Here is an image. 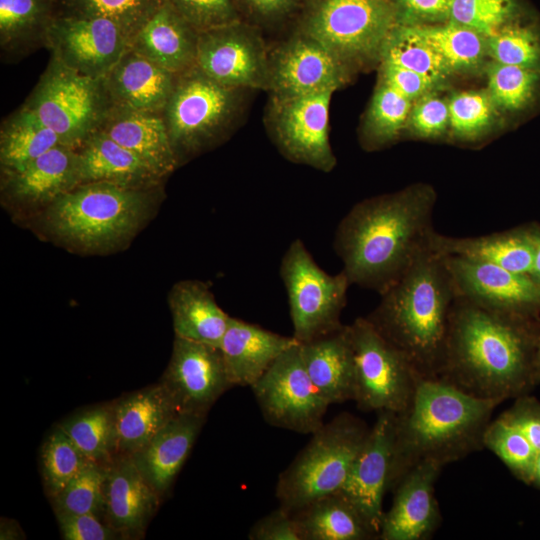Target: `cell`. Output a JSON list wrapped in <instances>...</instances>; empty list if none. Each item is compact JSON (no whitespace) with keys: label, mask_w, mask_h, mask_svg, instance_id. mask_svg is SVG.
I'll list each match as a JSON object with an SVG mask.
<instances>
[{"label":"cell","mask_w":540,"mask_h":540,"mask_svg":"<svg viewBox=\"0 0 540 540\" xmlns=\"http://www.w3.org/2000/svg\"><path fill=\"white\" fill-rule=\"evenodd\" d=\"M443 466L422 462L410 469L393 489L391 508L384 513L379 539L425 540L440 522L435 483Z\"/></svg>","instance_id":"ffe728a7"},{"label":"cell","mask_w":540,"mask_h":540,"mask_svg":"<svg viewBox=\"0 0 540 540\" xmlns=\"http://www.w3.org/2000/svg\"><path fill=\"white\" fill-rule=\"evenodd\" d=\"M332 90L273 97L271 131L279 151L292 162L330 172L336 158L329 142V105Z\"/></svg>","instance_id":"4fadbf2b"},{"label":"cell","mask_w":540,"mask_h":540,"mask_svg":"<svg viewBox=\"0 0 540 540\" xmlns=\"http://www.w3.org/2000/svg\"><path fill=\"white\" fill-rule=\"evenodd\" d=\"M429 249L441 256L490 263L523 274H530L533 261L529 224L473 237H454L434 231Z\"/></svg>","instance_id":"f1b7e54d"},{"label":"cell","mask_w":540,"mask_h":540,"mask_svg":"<svg viewBox=\"0 0 540 540\" xmlns=\"http://www.w3.org/2000/svg\"><path fill=\"white\" fill-rule=\"evenodd\" d=\"M532 483H534L537 487L540 488V452L537 454L535 460Z\"/></svg>","instance_id":"91938a15"},{"label":"cell","mask_w":540,"mask_h":540,"mask_svg":"<svg viewBox=\"0 0 540 540\" xmlns=\"http://www.w3.org/2000/svg\"><path fill=\"white\" fill-rule=\"evenodd\" d=\"M56 516L62 538L65 540H110L119 535L94 513L56 514Z\"/></svg>","instance_id":"816d5d0a"},{"label":"cell","mask_w":540,"mask_h":540,"mask_svg":"<svg viewBox=\"0 0 540 540\" xmlns=\"http://www.w3.org/2000/svg\"><path fill=\"white\" fill-rule=\"evenodd\" d=\"M160 384L178 414L202 417L233 387L220 348L176 336Z\"/></svg>","instance_id":"2e32d148"},{"label":"cell","mask_w":540,"mask_h":540,"mask_svg":"<svg viewBox=\"0 0 540 540\" xmlns=\"http://www.w3.org/2000/svg\"><path fill=\"white\" fill-rule=\"evenodd\" d=\"M494 62L540 70V34L529 25L511 22L486 38Z\"/></svg>","instance_id":"b9f144b4"},{"label":"cell","mask_w":540,"mask_h":540,"mask_svg":"<svg viewBox=\"0 0 540 540\" xmlns=\"http://www.w3.org/2000/svg\"><path fill=\"white\" fill-rule=\"evenodd\" d=\"M380 82L413 101L430 93L439 85L435 80L396 65L381 63Z\"/></svg>","instance_id":"f5cc1de1"},{"label":"cell","mask_w":540,"mask_h":540,"mask_svg":"<svg viewBox=\"0 0 540 540\" xmlns=\"http://www.w3.org/2000/svg\"><path fill=\"white\" fill-rule=\"evenodd\" d=\"M62 145L57 134L28 107L2 127L0 163L3 175L18 172L50 149Z\"/></svg>","instance_id":"836d02e7"},{"label":"cell","mask_w":540,"mask_h":540,"mask_svg":"<svg viewBox=\"0 0 540 540\" xmlns=\"http://www.w3.org/2000/svg\"><path fill=\"white\" fill-rule=\"evenodd\" d=\"M198 32L166 0L146 21L130 48L180 75L196 66Z\"/></svg>","instance_id":"484cf974"},{"label":"cell","mask_w":540,"mask_h":540,"mask_svg":"<svg viewBox=\"0 0 540 540\" xmlns=\"http://www.w3.org/2000/svg\"><path fill=\"white\" fill-rule=\"evenodd\" d=\"M41 13L39 0H0L1 44L12 45L28 33Z\"/></svg>","instance_id":"c3c4849f"},{"label":"cell","mask_w":540,"mask_h":540,"mask_svg":"<svg viewBox=\"0 0 540 540\" xmlns=\"http://www.w3.org/2000/svg\"><path fill=\"white\" fill-rule=\"evenodd\" d=\"M449 125L454 136L473 140L485 133L494 118V103L484 91L454 94L448 101Z\"/></svg>","instance_id":"f6af8a7d"},{"label":"cell","mask_w":540,"mask_h":540,"mask_svg":"<svg viewBox=\"0 0 540 540\" xmlns=\"http://www.w3.org/2000/svg\"><path fill=\"white\" fill-rule=\"evenodd\" d=\"M536 362H537V366H538V368L540 370V338H539V342H538V346H537Z\"/></svg>","instance_id":"94428289"},{"label":"cell","mask_w":540,"mask_h":540,"mask_svg":"<svg viewBox=\"0 0 540 540\" xmlns=\"http://www.w3.org/2000/svg\"><path fill=\"white\" fill-rule=\"evenodd\" d=\"M21 535V529L14 521H9L7 519L1 521L0 538L2 540L20 539Z\"/></svg>","instance_id":"680465c9"},{"label":"cell","mask_w":540,"mask_h":540,"mask_svg":"<svg viewBox=\"0 0 540 540\" xmlns=\"http://www.w3.org/2000/svg\"><path fill=\"white\" fill-rule=\"evenodd\" d=\"M296 343L293 336L231 317L219 348L232 385L252 387Z\"/></svg>","instance_id":"603a6c76"},{"label":"cell","mask_w":540,"mask_h":540,"mask_svg":"<svg viewBox=\"0 0 540 540\" xmlns=\"http://www.w3.org/2000/svg\"><path fill=\"white\" fill-rule=\"evenodd\" d=\"M97 130L134 153L161 178L180 164L162 113L111 105Z\"/></svg>","instance_id":"7402d4cb"},{"label":"cell","mask_w":540,"mask_h":540,"mask_svg":"<svg viewBox=\"0 0 540 540\" xmlns=\"http://www.w3.org/2000/svg\"><path fill=\"white\" fill-rule=\"evenodd\" d=\"M293 514L303 540L379 539L359 510L340 492L314 500Z\"/></svg>","instance_id":"d6a6232c"},{"label":"cell","mask_w":540,"mask_h":540,"mask_svg":"<svg viewBox=\"0 0 540 540\" xmlns=\"http://www.w3.org/2000/svg\"><path fill=\"white\" fill-rule=\"evenodd\" d=\"M269 56L253 28L234 22L198 33L196 66L234 89H268Z\"/></svg>","instance_id":"5bb4252c"},{"label":"cell","mask_w":540,"mask_h":540,"mask_svg":"<svg viewBox=\"0 0 540 540\" xmlns=\"http://www.w3.org/2000/svg\"><path fill=\"white\" fill-rule=\"evenodd\" d=\"M488 93L493 103L509 112L529 107L540 88V70L492 62L487 67Z\"/></svg>","instance_id":"f35d334b"},{"label":"cell","mask_w":540,"mask_h":540,"mask_svg":"<svg viewBox=\"0 0 540 540\" xmlns=\"http://www.w3.org/2000/svg\"><path fill=\"white\" fill-rule=\"evenodd\" d=\"M82 14L108 18L115 22L131 43L146 21L166 0H77Z\"/></svg>","instance_id":"bcb514c9"},{"label":"cell","mask_w":540,"mask_h":540,"mask_svg":"<svg viewBox=\"0 0 540 540\" xmlns=\"http://www.w3.org/2000/svg\"><path fill=\"white\" fill-rule=\"evenodd\" d=\"M350 326L355 361V397L362 411L400 413L422 378L412 363L366 317Z\"/></svg>","instance_id":"8fae6325"},{"label":"cell","mask_w":540,"mask_h":540,"mask_svg":"<svg viewBox=\"0 0 540 540\" xmlns=\"http://www.w3.org/2000/svg\"><path fill=\"white\" fill-rule=\"evenodd\" d=\"M91 461L102 464L114 452L113 404L84 410L59 425Z\"/></svg>","instance_id":"8d00e7d4"},{"label":"cell","mask_w":540,"mask_h":540,"mask_svg":"<svg viewBox=\"0 0 540 540\" xmlns=\"http://www.w3.org/2000/svg\"><path fill=\"white\" fill-rule=\"evenodd\" d=\"M176 337L220 347L230 323L209 286L199 280H182L168 296Z\"/></svg>","instance_id":"1f68e13d"},{"label":"cell","mask_w":540,"mask_h":540,"mask_svg":"<svg viewBox=\"0 0 540 540\" xmlns=\"http://www.w3.org/2000/svg\"><path fill=\"white\" fill-rule=\"evenodd\" d=\"M411 109V100L380 82L366 115L365 144L376 148L393 141L406 124Z\"/></svg>","instance_id":"74e56055"},{"label":"cell","mask_w":540,"mask_h":540,"mask_svg":"<svg viewBox=\"0 0 540 540\" xmlns=\"http://www.w3.org/2000/svg\"><path fill=\"white\" fill-rule=\"evenodd\" d=\"M380 296L366 318L405 354L422 378L438 379L457 297L443 256L425 251Z\"/></svg>","instance_id":"277c9868"},{"label":"cell","mask_w":540,"mask_h":540,"mask_svg":"<svg viewBox=\"0 0 540 540\" xmlns=\"http://www.w3.org/2000/svg\"><path fill=\"white\" fill-rule=\"evenodd\" d=\"M529 227L533 244V261L529 275L540 284V225L530 223Z\"/></svg>","instance_id":"6f0895ef"},{"label":"cell","mask_w":540,"mask_h":540,"mask_svg":"<svg viewBox=\"0 0 540 540\" xmlns=\"http://www.w3.org/2000/svg\"><path fill=\"white\" fill-rule=\"evenodd\" d=\"M159 497L131 456H122L106 467L102 512L120 536L142 533L158 507Z\"/></svg>","instance_id":"44dd1931"},{"label":"cell","mask_w":540,"mask_h":540,"mask_svg":"<svg viewBox=\"0 0 540 540\" xmlns=\"http://www.w3.org/2000/svg\"><path fill=\"white\" fill-rule=\"evenodd\" d=\"M500 403L440 379L421 378L408 407L396 414L389 490L422 462L445 466L483 448L484 432Z\"/></svg>","instance_id":"3957f363"},{"label":"cell","mask_w":540,"mask_h":540,"mask_svg":"<svg viewBox=\"0 0 540 540\" xmlns=\"http://www.w3.org/2000/svg\"><path fill=\"white\" fill-rule=\"evenodd\" d=\"M435 203L434 190L419 184L354 205L333 242L351 285L382 294L430 250Z\"/></svg>","instance_id":"7a4b0ae2"},{"label":"cell","mask_w":540,"mask_h":540,"mask_svg":"<svg viewBox=\"0 0 540 540\" xmlns=\"http://www.w3.org/2000/svg\"><path fill=\"white\" fill-rule=\"evenodd\" d=\"M53 59L94 79H105L130 42L112 20L81 14L56 21L46 32Z\"/></svg>","instance_id":"9a60e30c"},{"label":"cell","mask_w":540,"mask_h":540,"mask_svg":"<svg viewBox=\"0 0 540 540\" xmlns=\"http://www.w3.org/2000/svg\"><path fill=\"white\" fill-rule=\"evenodd\" d=\"M238 91L197 66L177 76L162 115L180 161L221 138L236 115Z\"/></svg>","instance_id":"9c48e42d"},{"label":"cell","mask_w":540,"mask_h":540,"mask_svg":"<svg viewBox=\"0 0 540 540\" xmlns=\"http://www.w3.org/2000/svg\"><path fill=\"white\" fill-rule=\"evenodd\" d=\"M537 316L494 310L464 297L451 309L438 379L470 395L500 402L538 383Z\"/></svg>","instance_id":"6da1fadb"},{"label":"cell","mask_w":540,"mask_h":540,"mask_svg":"<svg viewBox=\"0 0 540 540\" xmlns=\"http://www.w3.org/2000/svg\"><path fill=\"white\" fill-rule=\"evenodd\" d=\"M205 422V417L178 414L139 451L130 455L161 496L173 483Z\"/></svg>","instance_id":"f546056e"},{"label":"cell","mask_w":540,"mask_h":540,"mask_svg":"<svg viewBox=\"0 0 540 540\" xmlns=\"http://www.w3.org/2000/svg\"><path fill=\"white\" fill-rule=\"evenodd\" d=\"M407 121L410 129L417 136L438 137L449 125L448 101L428 93L417 100Z\"/></svg>","instance_id":"681fc988"},{"label":"cell","mask_w":540,"mask_h":540,"mask_svg":"<svg viewBox=\"0 0 540 540\" xmlns=\"http://www.w3.org/2000/svg\"><path fill=\"white\" fill-rule=\"evenodd\" d=\"M379 60L415 71L439 84L451 74L442 57L412 25L397 24L392 29Z\"/></svg>","instance_id":"d590c367"},{"label":"cell","mask_w":540,"mask_h":540,"mask_svg":"<svg viewBox=\"0 0 540 540\" xmlns=\"http://www.w3.org/2000/svg\"><path fill=\"white\" fill-rule=\"evenodd\" d=\"M538 382H540V372H539V375H538Z\"/></svg>","instance_id":"6125c7cd"},{"label":"cell","mask_w":540,"mask_h":540,"mask_svg":"<svg viewBox=\"0 0 540 540\" xmlns=\"http://www.w3.org/2000/svg\"><path fill=\"white\" fill-rule=\"evenodd\" d=\"M412 26L438 52L451 73L476 68L487 53L486 38L457 23Z\"/></svg>","instance_id":"e575fe53"},{"label":"cell","mask_w":540,"mask_h":540,"mask_svg":"<svg viewBox=\"0 0 540 540\" xmlns=\"http://www.w3.org/2000/svg\"><path fill=\"white\" fill-rule=\"evenodd\" d=\"M76 159V149H50L22 170L4 175L6 198L23 209H45L77 186Z\"/></svg>","instance_id":"cb8c5ba5"},{"label":"cell","mask_w":540,"mask_h":540,"mask_svg":"<svg viewBox=\"0 0 540 540\" xmlns=\"http://www.w3.org/2000/svg\"><path fill=\"white\" fill-rule=\"evenodd\" d=\"M295 0H247L259 13L267 16L278 15L289 10Z\"/></svg>","instance_id":"9f6ffc18"},{"label":"cell","mask_w":540,"mask_h":540,"mask_svg":"<svg viewBox=\"0 0 540 540\" xmlns=\"http://www.w3.org/2000/svg\"><path fill=\"white\" fill-rule=\"evenodd\" d=\"M300 347L311 380L330 405L354 400L355 361L349 325Z\"/></svg>","instance_id":"83f0119b"},{"label":"cell","mask_w":540,"mask_h":540,"mask_svg":"<svg viewBox=\"0 0 540 540\" xmlns=\"http://www.w3.org/2000/svg\"><path fill=\"white\" fill-rule=\"evenodd\" d=\"M280 276L287 292L293 337L306 343L338 330L351 285L346 273L325 272L301 239L285 251Z\"/></svg>","instance_id":"ba28073f"},{"label":"cell","mask_w":540,"mask_h":540,"mask_svg":"<svg viewBox=\"0 0 540 540\" xmlns=\"http://www.w3.org/2000/svg\"><path fill=\"white\" fill-rule=\"evenodd\" d=\"M198 33L239 21L231 0H167Z\"/></svg>","instance_id":"7dc6e473"},{"label":"cell","mask_w":540,"mask_h":540,"mask_svg":"<svg viewBox=\"0 0 540 540\" xmlns=\"http://www.w3.org/2000/svg\"><path fill=\"white\" fill-rule=\"evenodd\" d=\"M76 152L77 185L105 182L150 189L162 179L142 159L98 130Z\"/></svg>","instance_id":"4316f807"},{"label":"cell","mask_w":540,"mask_h":540,"mask_svg":"<svg viewBox=\"0 0 540 540\" xmlns=\"http://www.w3.org/2000/svg\"><path fill=\"white\" fill-rule=\"evenodd\" d=\"M251 389L264 419L272 426L313 434L325 423L330 404L306 370L300 343L282 353Z\"/></svg>","instance_id":"7c38bea8"},{"label":"cell","mask_w":540,"mask_h":540,"mask_svg":"<svg viewBox=\"0 0 540 540\" xmlns=\"http://www.w3.org/2000/svg\"><path fill=\"white\" fill-rule=\"evenodd\" d=\"M90 462L62 428H56L41 449L42 475L49 495L59 493Z\"/></svg>","instance_id":"60d3db41"},{"label":"cell","mask_w":540,"mask_h":540,"mask_svg":"<svg viewBox=\"0 0 540 540\" xmlns=\"http://www.w3.org/2000/svg\"><path fill=\"white\" fill-rule=\"evenodd\" d=\"M106 467L88 463L68 484L52 497L56 514L94 513L103 511V484Z\"/></svg>","instance_id":"7bdbcfd3"},{"label":"cell","mask_w":540,"mask_h":540,"mask_svg":"<svg viewBox=\"0 0 540 540\" xmlns=\"http://www.w3.org/2000/svg\"><path fill=\"white\" fill-rule=\"evenodd\" d=\"M516 13L515 0H451L448 21L488 38L511 23Z\"/></svg>","instance_id":"ee69618b"},{"label":"cell","mask_w":540,"mask_h":540,"mask_svg":"<svg viewBox=\"0 0 540 540\" xmlns=\"http://www.w3.org/2000/svg\"><path fill=\"white\" fill-rule=\"evenodd\" d=\"M149 189L112 183L80 184L44 209V224L68 248L99 253L124 245L152 209Z\"/></svg>","instance_id":"5b68a950"},{"label":"cell","mask_w":540,"mask_h":540,"mask_svg":"<svg viewBox=\"0 0 540 540\" xmlns=\"http://www.w3.org/2000/svg\"><path fill=\"white\" fill-rule=\"evenodd\" d=\"M398 24L423 25L446 22L451 0H390Z\"/></svg>","instance_id":"f907efd6"},{"label":"cell","mask_w":540,"mask_h":540,"mask_svg":"<svg viewBox=\"0 0 540 540\" xmlns=\"http://www.w3.org/2000/svg\"><path fill=\"white\" fill-rule=\"evenodd\" d=\"M397 24L390 0H310L300 33L321 43L349 68L379 59Z\"/></svg>","instance_id":"52a82bcc"},{"label":"cell","mask_w":540,"mask_h":540,"mask_svg":"<svg viewBox=\"0 0 540 540\" xmlns=\"http://www.w3.org/2000/svg\"><path fill=\"white\" fill-rule=\"evenodd\" d=\"M177 76L129 47L104 83L112 105L163 113Z\"/></svg>","instance_id":"d4e9b609"},{"label":"cell","mask_w":540,"mask_h":540,"mask_svg":"<svg viewBox=\"0 0 540 540\" xmlns=\"http://www.w3.org/2000/svg\"><path fill=\"white\" fill-rule=\"evenodd\" d=\"M443 258L458 296L494 310L539 316L540 284L529 274L458 256Z\"/></svg>","instance_id":"ac0fdd59"},{"label":"cell","mask_w":540,"mask_h":540,"mask_svg":"<svg viewBox=\"0 0 540 540\" xmlns=\"http://www.w3.org/2000/svg\"><path fill=\"white\" fill-rule=\"evenodd\" d=\"M112 103L104 79L82 75L53 59L26 107L77 149L99 127Z\"/></svg>","instance_id":"30bf717a"},{"label":"cell","mask_w":540,"mask_h":540,"mask_svg":"<svg viewBox=\"0 0 540 540\" xmlns=\"http://www.w3.org/2000/svg\"><path fill=\"white\" fill-rule=\"evenodd\" d=\"M248 539L303 540V535L294 514L279 506L252 526Z\"/></svg>","instance_id":"db71d44e"},{"label":"cell","mask_w":540,"mask_h":540,"mask_svg":"<svg viewBox=\"0 0 540 540\" xmlns=\"http://www.w3.org/2000/svg\"><path fill=\"white\" fill-rule=\"evenodd\" d=\"M369 430L362 420L349 413L324 423L280 473L276 485L279 506L294 513L314 500L338 493Z\"/></svg>","instance_id":"8992f818"},{"label":"cell","mask_w":540,"mask_h":540,"mask_svg":"<svg viewBox=\"0 0 540 540\" xmlns=\"http://www.w3.org/2000/svg\"><path fill=\"white\" fill-rule=\"evenodd\" d=\"M114 452L130 456L142 449L178 412L159 383L113 404Z\"/></svg>","instance_id":"4dcf8cb0"},{"label":"cell","mask_w":540,"mask_h":540,"mask_svg":"<svg viewBox=\"0 0 540 540\" xmlns=\"http://www.w3.org/2000/svg\"><path fill=\"white\" fill-rule=\"evenodd\" d=\"M396 413L381 411L339 491L380 534L383 499L389 490Z\"/></svg>","instance_id":"d6986e66"},{"label":"cell","mask_w":540,"mask_h":540,"mask_svg":"<svg viewBox=\"0 0 540 540\" xmlns=\"http://www.w3.org/2000/svg\"><path fill=\"white\" fill-rule=\"evenodd\" d=\"M269 60L268 90L277 98L335 92L348 76L334 54L303 33L282 44Z\"/></svg>","instance_id":"e0dca14e"},{"label":"cell","mask_w":540,"mask_h":540,"mask_svg":"<svg viewBox=\"0 0 540 540\" xmlns=\"http://www.w3.org/2000/svg\"><path fill=\"white\" fill-rule=\"evenodd\" d=\"M499 417L516 427L531 443L537 454L540 452V404L535 399L520 397Z\"/></svg>","instance_id":"11a10c76"},{"label":"cell","mask_w":540,"mask_h":540,"mask_svg":"<svg viewBox=\"0 0 540 540\" xmlns=\"http://www.w3.org/2000/svg\"><path fill=\"white\" fill-rule=\"evenodd\" d=\"M483 446L492 451L521 481L531 484L537 452L513 425L498 417L483 435Z\"/></svg>","instance_id":"ab89813d"}]
</instances>
